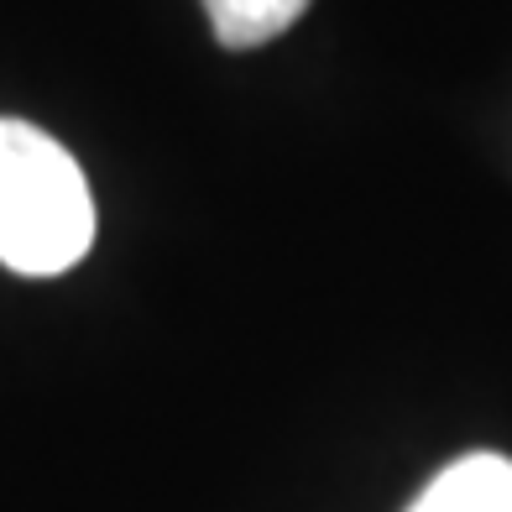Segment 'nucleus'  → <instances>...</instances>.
I'll return each mask as SVG.
<instances>
[{"label":"nucleus","mask_w":512,"mask_h":512,"mask_svg":"<svg viewBox=\"0 0 512 512\" xmlns=\"http://www.w3.org/2000/svg\"><path fill=\"white\" fill-rule=\"evenodd\" d=\"M95 241V199L48 131L0 121V262L21 277H58Z\"/></svg>","instance_id":"nucleus-1"},{"label":"nucleus","mask_w":512,"mask_h":512,"mask_svg":"<svg viewBox=\"0 0 512 512\" xmlns=\"http://www.w3.org/2000/svg\"><path fill=\"white\" fill-rule=\"evenodd\" d=\"M408 512H512V460L497 450H471L445 465Z\"/></svg>","instance_id":"nucleus-2"},{"label":"nucleus","mask_w":512,"mask_h":512,"mask_svg":"<svg viewBox=\"0 0 512 512\" xmlns=\"http://www.w3.org/2000/svg\"><path fill=\"white\" fill-rule=\"evenodd\" d=\"M204 11L225 48H262L309 11V0H204Z\"/></svg>","instance_id":"nucleus-3"}]
</instances>
